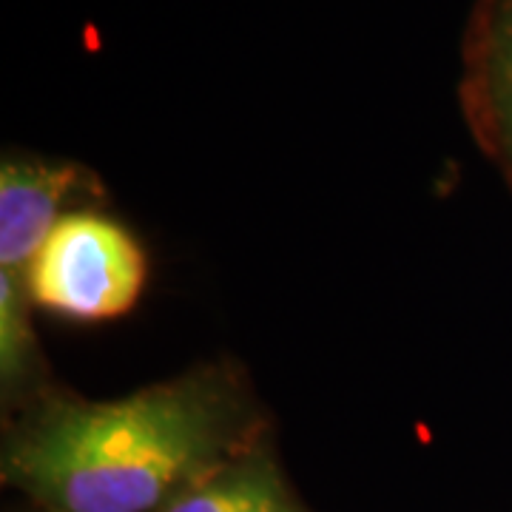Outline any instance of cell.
I'll return each mask as SVG.
<instances>
[{
  "instance_id": "1",
  "label": "cell",
  "mask_w": 512,
  "mask_h": 512,
  "mask_svg": "<svg viewBox=\"0 0 512 512\" xmlns=\"http://www.w3.org/2000/svg\"><path fill=\"white\" fill-rule=\"evenodd\" d=\"M248 419L214 367L117 402L52 396L6 436L3 478L55 512H163L239 456Z\"/></svg>"
},
{
  "instance_id": "2",
  "label": "cell",
  "mask_w": 512,
  "mask_h": 512,
  "mask_svg": "<svg viewBox=\"0 0 512 512\" xmlns=\"http://www.w3.org/2000/svg\"><path fill=\"white\" fill-rule=\"evenodd\" d=\"M143 285L146 256L137 239L94 211H74L57 222L26 279L32 305L80 322L123 316Z\"/></svg>"
},
{
  "instance_id": "3",
  "label": "cell",
  "mask_w": 512,
  "mask_h": 512,
  "mask_svg": "<svg viewBox=\"0 0 512 512\" xmlns=\"http://www.w3.org/2000/svg\"><path fill=\"white\" fill-rule=\"evenodd\" d=\"M464 117L512 188V0H476L464 35Z\"/></svg>"
},
{
  "instance_id": "4",
  "label": "cell",
  "mask_w": 512,
  "mask_h": 512,
  "mask_svg": "<svg viewBox=\"0 0 512 512\" xmlns=\"http://www.w3.org/2000/svg\"><path fill=\"white\" fill-rule=\"evenodd\" d=\"M86 180L74 163L3 160L0 165V279L26 288L43 242L66 214L63 205Z\"/></svg>"
},
{
  "instance_id": "5",
  "label": "cell",
  "mask_w": 512,
  "mask_h": 512,
  "mask_svg": "<svg viewBox=\"0 0 512 512\" xmlns=\"http://www.w3.org/2000/svg\"><path fill=\"white\" fill-rule=\"evenodd\" d=\"M163 512H302L262 453L225 461L194 481Z\"/></svg>"
},
{
  "instance_id": "6",
  "label": "cell",
  "mask_w": 512,
  "mask_h": 512,
  "mask_svg": "<svg viewBox=\"0 0 512 512\" xmlns=\"http://www.w3.org/2000/svg\"><path fill=\"white\" fill-rule=\"evenodd\" d=\"M29 291L0 279V376L3 390L15 393L35 376V336L29 328Z\"/></svg>"
}]
</instances>
